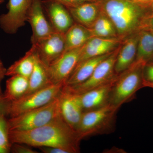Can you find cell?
Here are the masks:
<instances>
[{
  "label": "cell",
  "mask_w": 153,
  "mask_h": 153,
  "mask_svg": "<svg viewBox=\"0 0 153 153\" xmlns=\"http://www.w3.org/2000/svg\"><path fill=\"white\" fill-rule=\"evenodd\" d=\"M12 143L30 146L60 148L68 153L80 152L81 140L75 130L64 120L61 115L42 126L26 131H9Z\"/></svg>",
  "instance_id": "obj_1"
},
{
  "label": "cell",
  "mask_w": 153,
  "mask_h": 153,
  "mask_svg": "<svg viewBox=\"0 0 153 153\" xmlns=\"http://www.w3.org/2000/svg\"><path fill=\"white\" fill-rule=\"evenodd\" d=\"M101 11L112 22L121 39L138 32L147 6L135 0H99Z\"/></svg>",
  "instance_id": "obj_2"
},
{
  "label": "cell",
  "mask_w": 153,
  "mask_h": 153,
  "mask_svg": "<svg viewBox=\"0 0 153 153\" xmlns=\"http://www.w3.org/2000/svg\"><path fill=\"white\" fill-rule=\"evenodd\" d=\"M119 109L110 104L83 112L75 131L81 140L87 137L112 132Z\"/></svg>",
  "instance_id": "obj_3"
},
{
  "label": "cell",
  "mask_w": 153,
  "mask_h": 153,
  "mask_svg": "<svg viewBox=\"0 0 153 153\" xmlns=\"http://www.w3.org/2000/svg\"><path fill=\"white\" fill-rule=\"evenodd\" d=\"M145 65L134 62L129 68L118 75L111 90L109 104L119 109L144 87L143 70Z\"/></svg>",
  "instance_id": "obj_4"
},
{
  "label": "cell",
  "mask_w": 153,
  "mask_h": 153,
  "mask_svg": "<svg viewBox=\"0 0 153 153\" xmlns=\"http://www.w3.org/2000/svg\"><path fill=\"white\" fill-rule=\"evenodd\" d=\"M59 95L46 105L10 118L8 120L9 131L38 128L58 117L61 114Z\"/></svg>",
  "instance_id": "obj_5"
},
{
  "label": "cell",
  "mask_w": 153,
  "mask_h": 153,
  "mask_svg": "<svg viewBox=\"0 0 153 153\" xmlns=\"http://www.w3.org/2000/svg\"><path fill=\"white\" fill-rule=\"evenodd\" d=\"M65 85L54 83L12 102L8 115L14 117L48 104L57 98Z\"/></svg>",
  "instance_id": "obj_6"
},
{
  "label": "cell",
  "mask_w": 153,
  "mask_h": 153,
  "mask_svg": "<svg viewBox=\"0 0 153 153\" xmlns=\"http://www.w3.org/2000/svg\"><path fill=\"white\" fill-rule=\"evenodd\" d=\"M120 47L100 62L90 77L84 82L75 86H64V88L74 94H79L114 80L118 75L115 72L114 66Z\"/></svg>",
  "instance_id": "obj_7"
},
{
  "label": "cell",
  "mask_w": 153,
  "mask_h": 153,
  "mask_svg": "<svg viewBox=\"0 0 153 153\" xmlns=\"http://www.w3.org/2000/svg\"><path fill=\"white\" fill-rule=\"evenodd\" d=\"M33 0H9L8 12L0 16V27L4 33L13 35L27 22Z\"/></svg>",
  "instance_id": "obj_8"
},
{
  "label": "cell",
  "mask_w": 153,
  "mask_h": 153,
  "mask_svg": "<svg viewBox=\"0 0 153 153\" xmlns=\"http://www.w3.org/2000/svg\"><path fill=\"white\" fill-rule=\"evenodd\" d=\"M82 47L65 51L57 60L47 66L49 77L53 83L65 85L79 62Z\"/></svg>",
  "instance_id": "obj_9"
},
{
  "label": "cell",
  "mask_w": 153,
  "mask_h": 153,
  "mask_svg": "<svg viewBox=\"0 0 153 153\" xmlns=\"http://www.w3.org/2000/svg\"><path fill=\"white\" fill-rule=\"evenodd\" d=\"M27 22L32 28V45L55 32L44 12L42 0H33L28 13Z\"/></svg>",
  "instance_id": "obj_10"
},
{
  "label": "cell",
  "mask_w": 153,
  "mask_h": 153,
  "mask_svg": "<svg viewBox=\"0 0 153 153\" xmlns=\"http://www.w3.org/2000/svg\"><path fill=\"white\" fill-rule=\"evenodd\" d=\"M32 46L41 61L49 66L65 52L64 34L53 32Z\"/></svg>",
  "instance_id": "obj_11"
},
{
  "label": "cell",
  "mask_w": 153,
  "mask_h": 153,
  "mask_svg": "<svg viewBox=\"0 0 153 153\" xmlns=\"http://www.w3.org/2000/svg\"><path fill=\"white\" fill-rule=\"evenodd\" d=\"M44 12L55 32L65 34L74 23L68 9L55 0H42Z\"/></svg>",
  "instance_id": "obj_12"
},
{
  "label": "cell",
  "mask_w": 153,
  "mask_h": 153,
  "mask_svg": "<svg viewBox=\"0 0 153 153\" xmlns=\"http://www.w3.org/2000/svg\"><path fill=\"white\" fill-rule=\"evenodd\" d=\"M117 77L104 85L76 94L83 112L98 109L109 104L111 90Z\"/></svg>",
  "instance_id": "obj_13"
},
{
  "label": "cell",
  "mask_w": 153,
  "mask_h": 153,
  "mask_svg": "<svg viewBox=\"0 0 153 153\" xmlns=\"http://www.w3.org/2000/svg\"><path fill=\"white\" fill-rule=\"evenodd\" d=\"M59 97L60 114L64 120L75 130L83 113L77 95L63 87Z\"/></svg>",
  "instance_id": "obj_14"
},
{
  "label": "cell",
  "mask_w": 153,
  "mask_h": 153,
  "mask_svg": "<svg viewBox=\"0 0 153 153\" xmlns=\"http://www.w3.org/2000/svg\"><path fill=\"white\" fill-rule=\"evenodd\" d=\"M122 39L119 37H91L82 47L79 62L113 52L118 47Z\"/></svg>",
  "instance_id": "obj_15"
},
{
  "label": "cell",
  "mask_w": 153,
  "mask_h": 153,
  "mask_svg": "<svg viewBox=\"0 0 153 153\" xmlns=\"http://www.w3.org/2000/svg\"><path fill=\"white\" fill-rule=\"evenodd\" d=\"M126 38L122 46L120 47L115 63V72L117 75L129 68L135 60L139 32Z\"/></svg>",
  "instance_id": "obj_16"
},
{
  "label": "cell",
  "mask_w": 153,
  "mask_h": 153,
  "mask_svg": "<svg viewBox=\"0 0 153 153\" xmlns=\"http://www.w3.org/2000/svg\"><path fill=\"white\" fill-rule=\"evenodd\" d=\"M112 52L98 57L88 58L77 63L66 81L65 86H75L84 82L90 77L99 64L109 56Z\"/></svg>",
  "instance_id": "obj_17"
},
{
  "label": "cell",
  "mask_w": 153,
  "mask_h": 153,
  "mask_svg": "<svg viewBox=\"0 0 153 153\" xmlns=\"http://www.w3.org/2000/svg\"><path fill=\"white\" fill-rule=\"evenodd\" d=\"M75 23L90 29L101 13L99 1L67 8Z\"/></svg>",
  "instance_id": "obj_18"
},
{
  "label": "cell",
  "mask_w": 153,
  "mask_h": 153,
  "mask_svg": "<svg viewBox=\"0 0 153 153\" xmlns=\"http://www.w3.org/2000/svg\"><path fill=\"white\" fill-rule=\"evenodd\" d=\"M52 84L54 83L49 77L47 66L41 61L36 52L35 66L29 78V88L26 94L33 93Z\"/></svg>",
  "instance_id": "obj_19"
},
{
  "label": "cell",
  "mask_w": 153,
  "mask_h": 153,
  "mask_svg": "<svg viewBox=\"0 0 153 153\" xmlns=\"http://www.w3.org/2000/svg\"><path fill=\"white\" fill-rule=\"evenodd\" d=\"M91 37L89 29L74 22L64 34L65 51L82 47Z\"/></svg>",
  "instance_id": "obj_20"
},
{
  "label": "cell",
  "mask_w": 153,
  "mask_h": 153,
  "mask_svg": "<svg viewBox=\"0 0 153 153\" xmlns=\"http://www.w3.org/2000/svg\"><path fill=\"white\" fill-rule=\"evenodd\" d=\"M36 52L32 46L25 55L7 68L6 76L19 75L29 78L35 66Z\"/></svg>",
  "instance_id": "obj_21"
},
{
  "label": "cell",
  "mask_w": 153,
  "mask_h": 153,
  "mask_svg": "<svg viewBox=\"0 0 153 153\" xmlns=\"http://www.w3.org/2000/svg\"><path fill=\"white\" fill-rule=\"evenodd\" d=\"M6 81L4 96L11 102L22 98L29 88V78L19 75H13Z\"/></svg>",
  "instance_id": "obj_22"
},
{
  "label": "cell",
  "mask_w": 153,
  "mask_h": 153,
  "mask_svg": "<svg viewBox=\"0 0 153 153\" xmlns=\"http://www.w3.org/2000/svg\"><path fill=\"white\" fill-rule=\"evenodd\" d=\"M136 56L134 62L146 65L153 59V33L140 30Z\"/></svg>",
  "instance_id": "obj_23"
},
{
  "label": "cell",
  "mask_w": 153,
  "mask_h": 153,
  "mask_svg": "<svg viewBox=\"0 0 153 153\" xmlns=\"http://www.w3.org/2000/svg\"><path fill=\"white\" fill-rule=\"evenodd\" d=\"M89 30L92 37L113 38L118 37L116 28L111 20L102 11Z\"/></svg>",
  "instance_id": "obj_24"
},
{
  "label": "cell",
  "mask_w": 153,
  "mask_h": 153,
  "mask_svg": "<svg viewBox=\"0 0 153 153\" xmlns=\"http://www.w3.org/2000/svg\"><path fill=\"white\" fill-rule=\"evenodd\" d=\"M5 114L0 115V153L10 152L12 143L9 137L8 120Z\"/></svg>",
  "instance_id": "obj_25"
},
{
  "label": "cell",
  "mask_w": 153,
  "mask_h": 153,
  "mask_svg": "<svg viewBox=\"0 0 153 153\" xmlns=\"http://www.w3.org/2000/svg\"><path fill=\"white\" fill-rule=\"evenodd\" d=\"M10 152L13 153H38V152L34 150L30 146L24 144L15 143H12Z\"/></svg>",
  "instance_id": "obj_26"
},
{
  "label": "cell",
  "mask_w": 153,
  "mask_h": 153,
  "mask_svg": "<svg viewBox=\"0 0 153 153\" xmlns=\"http://www.w3.org/2000/svg\"><path fill=\"white\" fill-rule=\"evenodd\" d=\"M140 30H146L153 33V13L144 16L140 25Z\"/></svg>",
  "instance_id": "obj_27"
},
{
  "label": "cell",
  "mask_w": 153,
  "mask_h": 153,
  "mask_svg": "<svg viewBox=\"0 0 153 153\" xmlns=\"http://www.w3.org/2000/svg\"><path fill=\"white\" fill-rule=\"evenodd\" d=\"M143 77L145 81L153 82V61H149L144 66Z\"/></svg>",
  "instance_id": "obj_28"
},
{
  "label": "cell",
  "mask_w": 153,
  "mask_h": 153,
  "mask_svg": "<svg viewBox=\"0 0 153 153\" xmlns=\"http://www.w3.org/2000/svg\"><path fill=\"white\" fill-rule=\"evenodd\" d=\"M57 2L68 8L74 7L79 5L88 2H96L99 0H55Z\"/></svg>",
  "instance_id": "obj_29"
},
{
  "label": "cell",
  "mask_w": 153,
  "mask_h": 153,
  "mask_svg": "<svg viewBox=\"0 0 153 153\" xmlns=\"http://www.w3.org/2000/svg\"><path fill=\"white\" fill-rule=\"evenodd\" d=\"M11 102L4 96V94L0 96V115L5 114L8 115Z\"/></svg>",
  "instance_id": "obj_30"
},
{
  "label": "cell",
  "mask_w": 153,
  "mask_h": 153,
  "mask_svg": "<svg viewBox=\"0 0 153 153\" xmlns=\"http://www.w3.org/2000/svg\"><path fill=\"white\" fill-rule=\"evenodd\" d=\"M38 149L44 153H68L64 150L58 148L42 147Z\"/></svg>",
  "instance_id": "obj_31"
},
{
  "label": "cell",
  "mask_w": 153,
  "mask_h": 153,
  "mask_svg": "<svg viewBox=\"0 0 153 153\" xmlns=\"http://www.w3.org/2000/svg\"><path fill=\"white\" fill-rule=\"evenodd\" d=\"M7 69L5 67L1 57H0V96L3 95L4 94L2 92L1 89V82L2 81L5 76H6Z\"/></svg>",
  "instance_id": "obj_32"
},
{
  "label": "cell",
  "mask_w": 153,
  "mask_h": 153,
  "mask_svg": "<svg viewBox=\"0 0 153 153\" xmlns=\"http://www.w3.org/2000/svg\"><path fill=\"white\" fill-rule=\"evenodd\" d=\"M135 1L138 2L149 7L151 3L153 1V0H135Z\"/></svg>",
  "instance_id": "obj_33"
},
{
  "label": "cell",
  "mask_w": 153,
  "mask_h": 153,
  "mask_svg": "<svg viewBox=\"0 0 153 153\" xmlns=\"http://www.w3.org/2000/svg\"><path fill=\"white\" fill-rule=\"evenodd\" d=\"M143 87H150L153 88V82H148L143 80Z\"/></svg>",
  "instance_id": "obj_34"
},
{
  "label": "cell",
  "mask_w": 153,
  "mask_h": 153,
  "mask_svg": "<svg viewBox=\"0 0 153 153\" xmlns=\"http://www.w3.org/2000/svg\"><path fill=\"white\" fill-rule=\"evenodd\" d=\"M149 7L150 8L151 10H152V13H153V1L151 3V4L149 5Z\"/></svg>",
  "instance_id": "obj_35"
},
{
  "label": "cell",
  "mask_w": 153,
  "mask_h": 153,
  "mask_svg": "<svg viewBox=\"0 0 153 153\" xmlns=\"http://www.w3.org/2000/svg\"><path fill=\"white\" fill-rule=\"evenodd\" d=\"M4 2V0H0V4H2Z\"/></svg>",
  "instance_id": "obj_36"
}]
</instances>
